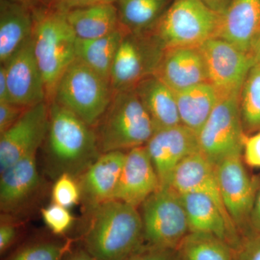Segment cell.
Here are the masks:
<instances>
[{
	"mask_svg": "<svg viewBox=\"0 0 260 260\" xmlns=\"http://www.w3.org/2000/svg\"><path fill=\"white\" fill-rule=\"evenodd\" d=\"M44 142L46 167L54 179L63 174L79 179L102 154L94 128L54 102Z\"/></svg>",
	"mask_w": 260,
	"mask_h": 260,
	"instance_id": "cell-1",
	"label": "cell"
},
{
	"mask_svg": "<svg viewBox=\"0 0 260 260\" xmlns=\"http://www.w3.org/2000/svg\"><path fill=\"white\" fill-rule=\"evenodd\" d=\"M83 247L95 260H125L145 244L138 208L112 200L90 211Z\"/></svg>",
	"mask_w": 260,
	"mask_h": 260,
	"instance_id": "cell-2",
	"label": "cell"
},
{
	"mask_svg": "<svg viewBox=\"0 0 260 260\" xmlns=\"http://www.w3.org/2000/svg\"><path fill=\"white\" fill-rule=\"evenodd\" d=\"M32 49L49 104L61 75L76 59L77 37L68 23L66 12L42 6L32 10Z\"/></svg>",
	"mask_w": 260,
	"mask_h": 260,
	"instance_id": "cell-3",
	"label": "cell"
},
{
	"mask_svg": "<svg viewBox=\"0 0 260 260\" xmlns=\"http://www.w3.org/2000/svg\"><path fill=\"white\" fill-rule=\"evenodd\" d=\"M93 128L102 153L143 146L155 133L135 90L114 93L107 110Z\"/></svg>",
	"mask_w": 260,
	"mask_h": 260,
	"instance_id": "cell-4",
	"label": "cell"
},
{
	"mask_svg": "<svg viewBox=\"0 0 260 260\" xmlns=\"http://www.w3.org/2000/svg\"><path fill=\"white\" fill-rule=\"evenodd\" d=\"M113 94L109 80L76 57L61 75L52 102L95 127L109 107Z\"/></svg>",
	"mask_w": 260,
	"mask_h": 260,
	"instance_id": "cell-5",
	"label": "cell"
},
{
	"mask_svg": "<svg viewBox=\"0 0 260 260\" xmlns=\"http://www.w3.org/2000/svg\"><path fill=\"white\" fill-rule=\"evenodd\" d=\"M221 17L200 0H173L150 32L164 50L199 48L215 37Z\"/></svg>",
	"mask_w": 260,
	"mask_h": 260,
	"instance_id": "cell-6",
	"label": "cell"
},
{
	"mask_svg": "<svg viewBox=\"0 0 260 260\" xmlns=\"http://www.w3.org/2000/svg\"><path fill=\"white\" fill-rule=\"evenodd\" d=\"M140 208L145 245L177 249L189 233L180 193L172 186L160 187Z\"/></svg>",
	"mask_w": 260,
	"mask_h": 260,
	"instance_id": "cell-7",
	"label": "cell"
},
{
	"mask_svg": "<svg viewBox=\"0 0 260 260\" xmlns=\"http://www.w3.org/2000/svg\"><path fill=\"white\" fill-rule=\"evenodd\" d=\"M247 137L243 128L239 97L223 98L198 133L200 152L216 167L225 159L243 155Z\"/></svg>",
	"mask_w": 260,
	"mask_h": 260,
	"instance_id": "cell-8",
	"label": "cell"
},
{
	"mask_svg": "<svg viewBox=\"0 0 260 260\" xmlns=\"http://www.w3.org/2000/svg\"><path fill=\"white\" fill-rule=\"evenodd\" d=\"M164 49L150 32L126 31L111 70V86L114 93L135 90L142 81L156 71Z\"/></svg>",
	"mask_w": 260,
	"mask_h": 260,
	"instance_id": "cell-9",
	"label": "cell"
},
{
	"mask_svg": "<svg viewBox=\"0 0 260 260\" xmlns=\"http://www.w3.org/2000/svg\"><path fill=\"white\" fill-rule=\"evenodd\" d=\"M243 160L237 155L215 167L225 209L242 238L251 233V210L260 189V178L249 175Z\"/></svg>",
	"mask_w": 260,
	"mask_h": 260,
	"instance_id": "cell-10",
	"label": "cell"
},
{
	"mask_svg": "<svg viewBox=\"0 0 260 260\" xmlns=\"http://www.w3.org/2000/svg\"><path fill=\"white\" fill-rule=\"evenodd\" d=\"M206 64L209 83L219 99L239 96L249 70L255 63L251 53L230 43L212 38L199 47Z\"/></svg>",
	"mask_w": 260,
	"mask_h": 260,
	"instance_id": "cell-11",
	"label": "cell"
},
{
	"mask_svg": "<svg viewBox=\"0 0 260 260\" xmlns=\"http://www.w3.org/2000/svg\"><path fill=\"white\" fill-rule=\"evenodd\" d=\"M49 121V104L41 103L25 109L14 125L0 135V174L44 144Z\"/></svg>",
	"mask_w": 260,
	"mask_h": 260,
	"instance_id": "cell-12",
	"label": "cell"
},
{
	"mask_svg": "<svg viewBox=\"0 0 260 260\" xmlns=\"http://www.w3.org/2000/svg\"><path fill=\"white\" fill-rule=\"evenodd\" d=\"M145 146L160 187L170 186L178 166L186 157L200 152L198 135L183 124L155 131Z\"/></svg>",
	"mask_w": 260,
	"mask_h": 260,
	"instance_id": "cell-13",
	"label": "cell"
},
{
	"mask_svg": "<svg viewBox=\"0 0 260 260\" xmlns=\"http://www.w3.org/2000/svg\"><path fill=\"white\" fill-rule=\"evenodd\" d=\"M4 64L12 104L30 108L47 102L45 84L34 55L31 37Z\"/></svg>",
	"mask_w": 260,
	"mask_h": 260,
	"instance_id": "cell-14",
	"label": "cell"
},
{
	"mask_svg": "<svg viewBox=\"0 0 260 260\" xmlns=\"http://www.w3.org/2000/svg\"><path fill=\"white\" fill-rule=\"evenodd\" d=\"M160 187L145 145L127 150L113 200L138 208Z\"/></svg>",
	"mask_w": 260,
	"mask_h": 260,
	"instance_id": "cell-15",
	"label": "cell"
},
{
	"mask_svg": "<svg viewBox=\"0 0 260 260\" xmlns=\"http://www.w3.org/2000/svg\"><path fill=\"white\" fill-rule=\"evenodd\" d=\"M154 76L175 93L209 82L204 58L196 47L165 49Z\"/></svg>",
	"mask_w": 260,
	"mask_h": 260,
	"instance_id": "cell-16",
	"label": "cell"
},
{
	"mask_svg": "<svg viewBox=\"0 0 260 260\" xmlns=\"http://www.w3.org/2000/svg\"><path fill=\"white\" fill-rule=\"evenodd\" d=\"M125 156L124 151L102 153L80 176L81 200L89 211L113 200Z\"/></svg>",
	"mask_w": 260,
	"mask_h": 260,
	"instance_id": "cell-17",
	"label": "cell"
},
{
	"mask_svg": "<svg viewBox=\"0 0 260 260\" xmlns=\"http://www.w3.org/2000/svg\"><path fill=\"white\" fill-rule=\"evenodd\" d=\"M36 155L20 159L0 174V208L4 214L20 211L37 192L41 178Z\"/></svg>",
	"mask_w": 260,
	"mask_h": 260,
	"instance_id": "cell-18",
	"label": "cell"
},
{
	"mask_svg": "<svg viewBox=\"0 0 260 260\" xmlns=\"http://www.w3.org/2000/svg\"><path fill=\"white\" fill-rule=\"evenodd\" d=\"M260 34V0H233L222 15L215 38L251 53Z\"/></svg>",
	"mask_w": 260,
	"mask_h": 260,
	"instance_id": "cell-19",
	"label": "cell"
},
{
	"mask_svg": "<svg viewBox=\"0 0 260 260\" xmlns=\"http://www.w3.org/2000/svg\"><path fill=\"white\" fill-rule=\"evenodd\" d=\"M180 195L189 232L212 234L223 239L234 249L237 247L242 236L210 198L198 192H183Z\"/></svg>",
	"mask_w": 260,
	"mask_h": 260,
	"instance_id": "cell-20",
	"label": "cell"
},
{
	"mask_svg": "<svg viewBox=\"0 0 260 260\" xmlns=\"http://www.w3.org/2000/svg\"><path fill=\"white\" fill-rule=\"evenodd\" d=\"M148 113L155 131L181 124L175 92L158 79L150 76L135 88Z\"/></svg>",
	"mask_w": 260,
	"mask_h": 260,
	"instance_id": "cell-21",
	"label": "cell"
},
{
	"mask_svg": "<svg viewBox=\"0 0 260 260\" xmlns=\"http://www.w3.org/2000/svg\"><path fill=\"white\" fill-rule=\"evenodd\" d=\"M32 10L10 0H0V62L5 64L31 37Z\"/></svg>",
	"mask_w": 260,
	"mask_h": 260,
	"instance_id": "cell-22",
	"label": "cell"
},
{
	"mask_svg": "<svg viewBox=\"0 0 260 260\" xmlns=\"http://www.w3.org/2000/svg\"><path fill=\"white\" fill-rule=\"evenodd\" d=\"M77 39L90 40L109 35L120 28L115 3H101L66 12Z\"/></svg>",
	"mask_w": 260,
	"mask_h": 260,
	"instance_id": "cell-23",
	"label": "cell"
},
{
	"mask_svg": "<svg viewBox=\"0 0 260 260\" xmlns=\"http://www.w3.org/2000/svg\"><path fill=\"white\" fill-rule=\"evenodd\" d=\"M175 94L181 124L198 135L220 100L218 93L206 82Z\"/></svg>",
	"mask_w": 260,
	"mask_h": 260,
	"instance_id": "cell-24",
	"label": "cell"
},
{
	"mask_svg": "<svg viewBox=\"0 0 260 260\" xmlns=\"http://www.w3.org/2000/svg\"><path fill=\"white\" fill-rule=\"evenodd\" d=\"M173 0H116L119 23L126 31L152 30Z\"/></svg>",
	"mask_w": 260,
	"mask_h": 260,
	"instance_id": "cell-25",
	"label": "cell"
},
{
	"mask_svg": "<svg viewBox=\"0 0 260 260\" xmlns=\"http://www.w3.org/2000/svg\"><path fill=\"white\" fill-rule=\"evenodd\" d=\"M126 32L120 27L105 37L90 40L77 39L76 57L109 80L114 58Z\"/></svg>",
	"mask_w": 260,
	"mask_h": 260,
	"instance_id": "cell-26",
	"label": "cell"
},
{
	"mask_svg": "<svg viewBox=\"0 0 260 260\" xmlns=\"http://www.w3.org/2000/svg\"><path fill=\"white\" fill-rule=\"evenodd\" d=\"M181 260H234V249L220 238L189 232L177 248Z\"/></svg>",
	"mask_w": 260,
	"mask_h": 260,
	"instance_id": "cell-27",
	"label": "cell"
},
{
	"mask_svg": "<svg viewBox=\"0 0 260 260\" xmlns=\"http://www.w3.org/2000/svg\"><path fill=\"white\" fill-rule=\"evenodd\" d=\"M239 109L246 135L260 131V64L249 70L239 95Z\"/></svg>",
	"mask_w": 260,
	"mask_h": 260,
	"instance_id": "cell-28",
	"label": "cell"
},
{
	"mask_svg": "<svg viewBox=\"0 0 260 260\" xmlns=\"http://www.w3.org/2000/svg\"><path fill=\"white\" fill-rule=\"evenodd\" d=\"M69 250L68 242L44 238L25 243L4 260H63Z\"/></svg>",
	"mask_w": 260,
	"mask_h": 260,
	"instance_id": "cell-29",
	"label": "cell"
},
{
	"mask_svg": "<svg viewBox=\"0 0 260 260\" xmlns=\"http://www.w3.org/2000/svg\"><path fill=\"white\" fill-rule=\"evenodd\" d=\"M53 203L69 208L81 200V189L78 179L63 174L55 179L51 190Z\"/></svg>",
	"mask_w": 260,
	"mask_h": 260,
	"instance_id": "cell-30",
	"label": "cell"
},
{
	"mask_svg": "<svg viewBox=\"0 0 260 260\" xmlns=\"http://www.w3.org/2000/svg\"><path fill=\"white\" fill-rule=\"evenodd\" d=\"M42 216L44 223L54 235L60 236L68 232L74 222L68 208L54 203L43 208Z\"/></svg>",
	"mask_w": 260,
	"mask_h": 260,
	"instance_id": "cell-31",
	"label": "cell"
},
{
	"mask_svg": "<svg viewBox=\"0 0 260 260\" xmlns=\"http://www.w3.org/2000/svg\"><path fill=\"white\" fill-rule=\"evenodd\" d=\"M234 260H260V234L251 232L234 249Z\"/></svg>",
	"mask_w": 260,
	"mask_h": 260,
	"instance_id": "cell-32",
	"label": "cell"
},
{
	"mask_svg": "<svg viewBox=\"0 0 260 260\" xmlns=\"http://www.w3.org/2000/svg\"><path fill=\"white\" fill-rule=\"evenodd\" d=\"M125 260H181L177 249L143 245Z\"/></svg>",
	"mask_w": 260,
	"mask_h": 260,
	"instance_id": "cell-33",
	"label": "cell"
},
{
	"mask_svg": "<svg viewBox=\"0 0 260 260\" xmlns=\"http://www.w3.org/2000/svg\"><path fill=\"white\" fill-rule=\"evenodd\" d=\"M25 109L12 103H0V135L14 125Z\"/></svg>",
	"mask_w": 260,
	"mask_h": 260,
	"instance_id": "cell-34",
	"label": "cell"
},
{
	"mask_svg": "<svg viewBox=\"0 0 260 260\" xmlns=\"http://www.w3.org/2000/svg\"><path fill=\"white\" fill-rule=\"evenodd\" d=\"M243 160L249 167L260 168V131L246 138Z\"/></svg>",
	"mask_w": 260,
	"mask_h": 260,
	"instance_id": "cell-35",
	"label": "cell"
},
{
	"mask_svg": "<svg viewBox=\"0 0 260 260\" xmlns=\"http://www.w3.org/2000/svg\"><path fill=\"white\" fill-rule=\"evenodd\" d=\"M18 236V229L13 222L2 220L0 225V254L3 255L14 244Z\"/></svg>",
	"mask_w": 260,
	"mask_h": 260,
	"instance_id": "cell-36",
	"label": "cell"
},
{
	"mask_svg": "<svg viewBox=\"0 0 260 260\" xmlns=\"http://www.w3.org/2000/svg\"><path fill=\"white\" fill-rule=\"evenodd\" d=\"M116 0H44L45 6L67 12L75 8H83L101 3H115Z\"/></svg>",
	"mask_w": 260,
	"mask_h": 260,
	"instance_id": "cell-37",
	"label": "cell"
},
{
	"mask_svg": "<svg viewBox=\"0 0 260 260\" xmlns=\"http://www.w3.org/2000/svg\"><path fill=\"white\" fill-rule=\"evenodd\" d=\"M249 228L251 232L260 234V189L251 210Z\"/></svg>",
	"mask_w": 260,
	"mask_h": 260,
	"instance_id": "cell-38",
	"label": "cell"
},
{
	"mask_svg": "<svg viewBox=\"0 0 260 260\" xmlns=\"http://www.w3.org/2000/svg\"><path fill=\"white\" fill-rule=\"evenodd\" d=\"M0 103H11L8 80H7L6 69L4 64L0 66Z\"/></svg>",
	"mask_w": 260,
	"mask_h": 260,
	"instance_id": "cell-39",
	"label": "cell"
},
{
	"mask_svg": "<svg viewBox=\"0 0 260 260\" xmlns=\"http://www.w3.org/2000/svg\"><path fill=\"white\" fill-rule=\"evenodd\" d=\"M215 13L223 15L233 0H200Z\"/></svg>",
	"mask_w": 260,
	"mask_h": 260,
	"instance_id": "cell-40",
	"label": "cell"
},
{
	"mask_svg": "<svg viewBox=\"0 0 260 260\" xmlns=\"http://www.w3.org/2000/svg\"><path fill=\"white\" fill-rule=\"evenodd\" d=\"M63 260H95L83 246L70 249Z\"/></svg>",
	"mask_w": 260,
	"mask_h": 260,
	"instance_id": "cell-41",
	"label": "cell"
},
{
	"mask_svg": "<svg viewBox=\"0 0 260 260\" xmlns=\"http://www.w3.org/2000/svg\"><path fill=\"white\" fill-rule=\"evenodd\" d=\"M10 1L23 5L31 10L40 7L45 6L44 0H10Z\"/></svg>",
	"mask_w": 260,
	"mask_h": 260,
	"instance_id": "cell-42",
	"label": "cell"
},
{
	"mask_svg": "<svg viewBox=\"0 0 260 260\" xmlns=\"http://www.w3.org/2000/svg\"><path fill=\"white\" fill-rule=\"evenodd\" d=\"M251 53L253 57H254V60H255V62L260 64V34L256 39L255 42H254V45H253Z\"/></svg>",
	"mask_w": 260,
	"mask_h": 260,
	"instance_id": "cell-43",
	"label": "cell"
}]
</instances>
